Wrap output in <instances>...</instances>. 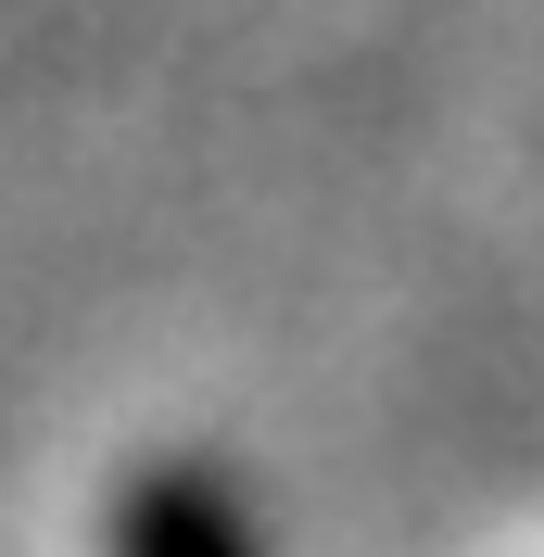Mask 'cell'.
<instances>
[{"instance_id": "6da1fadb", "label": "cell", "mask_w": 544, "mask_h": 557, "mask_svg": "<svg viewBox=\"0 0 544 557\" xmlns=\"http://www.w3.org/2000/svg\"><path fill=\"white\" fill-rule=\"evenodd\" d=\"M114 557H240V545H228V520H215V494L165 482V494L127 507V545H114Z\"/></svg>"}]
</instances>
